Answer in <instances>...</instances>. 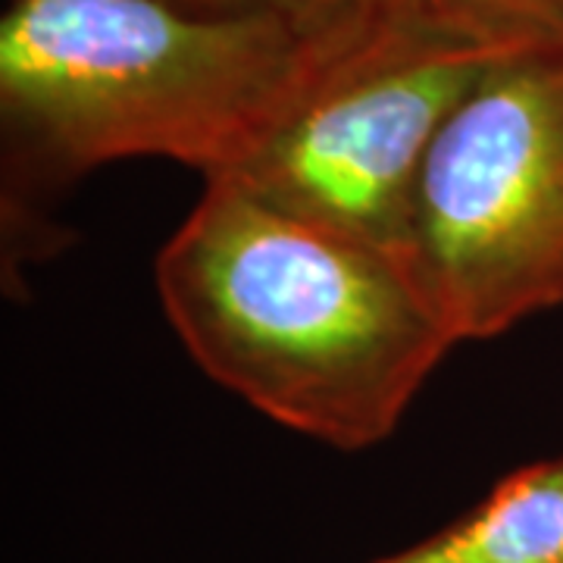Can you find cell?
I'll return each instance as SVG.
<instances>
[{
	"mask_svg": "<svg viewBox=\"0 0 563 563\" xmlns=\"http://www.w3.org/2000/svg\"><path fill=\"white\" fill-rule=\"evenodd\" d=\"M157 295L213 383L342 451L385 442L461 344L398 251L232 176L203 179L157 257Z\"/></svg>",
	"mask_w": 563,
	"mask_h": 563,
	"instance_id": "6da1fadb",
	"label": "cell"
},
{
	"mask_svg": "<svg viewBox=\"0 0 563 563\" xmlns=\"http://www.w3.org/2000/svg\"><path fill=\"white\" fill-rule=\"evenodd\" d=\"M376 563H563V457L510 473L461 520Z\"/></svg>",
	"mask_w": 563,
	"mask_h": 563,
	"instance_id": "5b68a950",
	"label": "cell"
},
{
	"mask_svg": "<svg viewBox=\"0 0 563 563\" xmlns=\"http://www.w3.org/2000/svg\"><path fill=\"white\" fill-rule=\"evenodd\" d=\"M173 3L203 13H269L307 25H329V22H344L369 13L383 7L385 0H173Z\"/></svg>",
	"mask_w": 563,
	"mask_h": 563,
	"instance_id": "52a82bcc",
	"label": "cell"
},
{
	"mask_svg": "<svg viewBox=\"0 0 563 563\" xmlns=\"http://www.w3.org/2000/svg\"><path fill=\"white\" fill-rule=\"evenodd\" d=\"M383 7L307 25L173 0H10L3 125L60 176L132 157L225 176L295 117Z\"/></svg>",
	"mask_w": 563,
	"mask_h": 563,
	"instance_id": "7a4b0ae2",
	"label": "cell"
},
{
	"mask_svg": "<svg viewBox=\"0 0 563 563\" xmlns=\"http://www.w3.org/2000/svg\"><path fill=\"white\" fill-rule=\"evenodd\" d=\"M417 20L507 51L563 47V0H391Z\"/></svg>",
	"mask_w": 563,
	"mask_h": 563,
	"instance_id": "8992f818",
	"label": "cell"
},
{
	"mask_svg": "<svg viewBox=\"0 0 563 563\" xmlns=\"http://www.w3.org/2000/svg\"><path fill=\"white\" fill-rule=\"evenodd\" d=\"M404 254L457 342L563 303V47L501 57L413 185Z\"/></svg>",
	"mask_w": 563,
	"mask_h": 563,
	"instance_id": "3957f363",
	"label": "cell"
},
{
	"mask_svg": "<svg viewBox=\"0 0 563 563\" xmlns=\"http://www.w3.org/2000/svg\"><path fill=\"white\" fill-rule=\"evenodd\" d=\"M510 54L520 51L448 32L385 0L295 117L225 176L407 257L422 163L470 88Z\"/></svg>",
	"mask_w": 563,
	"mask_h": 563,
	"instance_id": "277c9868",
	"label": "cell"
}]
</instances>
